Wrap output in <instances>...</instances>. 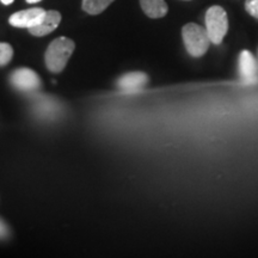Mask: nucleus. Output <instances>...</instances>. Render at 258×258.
Wrapping results in <instances>:
<instances>
[{
  "label": "nucleus",
  "mask_w": 258,
  "mask_h": 258,
  "mask_svg": "<svg viewBox=\"0 0 258 258\" xmlns=\"http://www.w3.org/2000/svg\"><path fill=\"white\" fill-rule=\"evenodd\" d=\"M76 44L69 37H57L48 46L44 60L50 72L59 73L66 67L67 61L73 54Z\"/></svg>",
  "instance_id": "1"
},
{
  "label": "nucleus",
  "mask_w": 258,
  "mask_h": 258,
  "mask_svg": "<svg viewBox=\"0 0 258 258\" xmlns=\"http://www.w3.org/2000/svg\"><path fill=\"white\" fill-rule=\"evenodd\" d=\"M148 83L147 74L144 72L125 73L117 80V88L122 92H138L143 90Z\"/></svg>",
  "instance_id": "6"
},
{
  "label": "nucleus",
  "mask_w": 258,
  "mask_h": 258,
  "mask_svg": "<svg viewBox=\"0 0 258 258\" xmlns=\"http://www.w3.org/2000/svg\"><path fill=\"white\" fill-rule=\"evenodd\" d=\"M0 2H2L4 5H11L15 0H0Z\"/></svg>",
  "instance_id": "15"
},
{
  "label": "nucleus",
  "mask_w": 258,
  "mask_h": 258,
  "mask_svg": "<svg viewBox=\"0 0 258 258\" xmlns=\"http://www.w3.org/2000/svg\"><path fill=\"white\" fill-rule=\"evenodd\" d=\"M206 30L211 42L220 44L228 31L227 14L221 6L214 5L206 12Z\"/></svg>",
  "instance_id": "3"
},
{
  "label": "nucleus",
  "mask_w": 258,
  "mask_h": 258,
  "mask_svg": "<svg viewBox=\"0 0 258 258\" xmlns=\"http://www.w3.org/2000/svg\"><path fill=\"white\" fill-rule=\"evenodd\" d=\"M10 82L15 89L23 92L36 91L41 86V79L36 72L30 69H18L10 76Z\"/></svg>",
  "instance_id": "4"
},
{
  "label": "nucleus",
  "mask_w": 258,
  "mask_h": 258,
  "mask_svg": "<svg viewBox=\"0 0 258 258\" xmlns=\"http://www.w3.org/2000/svg\"><path fill=\"white\" fill-rule=\"evenodd\" d=\"M9 235H10V230H9L8 225H6L5 222L0 219V239H6Z\"/></svg>",
  "instance_id": "14"
},
{
  "label": "nucleus",
  "mask_w": 258,
  "mask_h": 258,
  "mask_svg": "<svg viewBox=\"0 0 258 258\" xmlns=\"http://www.w3.org/2000/svg\"><path fill=\"white\" fill-rule=\"evenodd\" d=\"M112 2L114 0H83L82 8L86 14L95 16L102 14Z\"/></svg>",
  "instance_id": "11"
},
{
  "label": "nucleus",
  "mask_w": 258,
  "mask_h": 258,
  "mask_svg": "<svg viewBox=\"0 0 258 258\" xmlns=\"http://www.w3.org/2000/svg\"><path fill=\"white\" fill-rule=\"evenodd\" d=\"M47 11L41 8H32L16 12L9 18V23L16 28L30 29L37 25L43 19Z\"/></svg>",
  "instance_id": "5"
},
{
  "label": "nucleus",
  "mask_w": 258,
  "mask_h": 258,
  "mask_svg": "<svg viewBox=\"0 0 258 258\" xmlns=\"http://www.w3.org/2000/svg\"><path fill=\"white\" fill-rule=\"evenodd\" d=\"M185 2H189V0H185Z\"/></svg>",
  "instance_id": "17"
},
{
  "label": "nucleus",
  "mask_w": 258,
  "mask_h": 258,
  "mask_svg": "<svg viewBox=\"0 0 258 258\" xmlns=\"http://www.w3.org/2000/svg\"><path fill=\"white\" fill-rule=\"evenodd\" d=\"M38 2H41V0H27V3H29V4H35V3Z\"/></svg>",
  "instance_id": "16"
},
{
  "label": "nucleus",
  "mask_w": 258,
  "mask_h": 258,
  "mask_svg": "<svg viewBox=\"0 0 258 258\" xmlns=\"http://www.w3.org/2000/svg\"><path fill=\"white\" fill-rule=\"evenodd\" d=\"M61 22V15L60 12L54 11V10H50V11H47L46 15L42 21L35 27L28 29L29 32L34 36H46V35H49L50 32H53L55 29L59 27Z\"/></svg>",
  "instance_id": "8"
},
{
  "label": "nucleus",
  "mask_w": 258,
  "mask_h": 258,
  "mask_svg": "<svg viewBox=\"0 0 258 258\" xmlns=\"http://www.w3.org/2000/svg\"><path fill=\"white\" fill-rule=\"evenodd\" d=\"M34 111L43 118H55L61 112V106L55 99L47 96H41L35 98Z\"/></svg>",
  "instance_id": "9"
},
{
  "label": "nucleus",
  "mask_w": 258,
  "mask_h": 258,
  "mask_svg": "<svg viewBox=\"0 0 258 258\" xmlns=\"http://www.w3.org/2000/svg\"><path fill=\"white\" fill-rule=\"evenodd\" d=\"M140 5L143 11L150 18H161L167 14L165 0H140Z\"/></svg>",
  "instance_id": "10"
},
{
  "label": "nucleus",
  "mask_w": 258,
  "mask_h": 258,
  "mask_svg": "<svg viewBox=\"0 0 258 258\" xmlns=\"http://www.w3.org/2000/svg\"><path fill=\"white\" fill-rule=\"evenodd\" d=\"M238 70H239L240 78L246 83L256 82L258 77V69L256 60L252 53L249 50H243L239 55V62H238Z\"/></svg>",
  "instance_id": "7"
},
{
  "label": "nucleus",
  "mask_w": 258,
  "mask_h": 258,
  "mask_svg": "<svg viewBox=\"0 0 258 258\" xmlns=\"http://www.w3.org/2000/svg\"><path fill=\"white\" fill-rule=\"evenodd\" d=\"M245 10L252 17L258 19V0H246L245 2Z\"/></svg>",
  "instance_id": "13"
},
{
  "label": "nucleus",
  "mask_w": 258,
  "mask_h": 258,
  "mask_svg": "<svg viewBox=\"0 0 258 258\" xmlns=\"http://www.w3.org/2000/svg\"><path fill=\"white\" fill-rule=\"evenodd\" d=\"M182 36L186 51L194 57L205 55L207 53L209 44L212 43L206 28L195 23L184 25L182 29Z\"/></svg>",
  "instance_id": "2"
},
{
  "label": "nucleus",
  "mask_w": 258,
  "mask_h": 258,
  "mask_svg": "<svg viewBox=\"0 0 258 258\" xmlns=\"http://www.w3.org/2000/svg\"><path fill=\"white\" fill-rule=\"evenodd\" d=\"M14 56V49L9 43L0 42V66H5Z\"/></svg>",
  "instance_id": "12"
}]
</instances>
